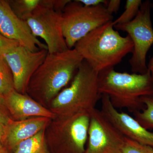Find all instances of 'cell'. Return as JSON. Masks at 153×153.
Listing matches in <instances>:
<instances>
[{
	"mask_svg": "<svg viewBox=\"0 0 153 153\" xmlns=\"http://www.w3.org/2000/svg\"><path fill=\"white\" fill-rule=\"evenodd\" d=\"M83 59L74 49L49 53L30 79L26 93L44 106L73 78Z\"/></svg>",
	"mask_w": 153,
	"mask_h": 153,
	"instance_id": "cell-1",
	"label": "cell"
},
{
	"mask_svg": "<svg viewBox=\"0 0 153 153\" xmlns=\"http://www.w3.org/2000/svg\"><path fill=\"white\" fill-rule=\"evenodd\" d=\"M112 22L92 30L74 46L83 60L98 73L114 68L133 49L129 36H121Z\"/></svg>",
	"mask_w": 153,
	"mask_h": 153,
	"instance_id": "cell-2",
	"label": "cell"
},
{
	"mask_svg": "<svg viewBox=\"0 0 153 153\" xmlns=\"http://www.w3.org/2000/svg\"><path fill=\"white\" fill-rule=\"evenodd\" d=\"M98 89L101 95L109 97L113 106L134 113L144 108L142 97L153 95V84L149 70L143 74L117 72L114 68L98 73Z\"/></svg>",
	"mask_w": 153,
	"mask_h": 153,
	"instance_id": "cell-3",
	"label": "cell"
},
{
	"mask_svg": "<svg viewBox=\"0 0 153 153\" xmlns=\"http://www.w3.org/2000/svg\"><path fill=\"white\" fill-rule=\"evenodd\" d=\"M98 75L83 60L70 85L55 97L49 109L57 117L90 113L96 108L101 97L99 91Z\"/></svg>",
	"mask_w": 153,
	"mask_h": 153,
	"instance_id": "cell-4",
	"label": "cell"
},
{
	"mask_svg": "<svg viewBox=\"0 0 153 153\" xmlns=\"http://www.w3.org/2000/svg\"><path fill=\"white\" fill-rule=\"evenodd\" d=\"M105 6L86 7L78 0L71 1L62 13L63 36L68 49L94 29L113 21Z\"/></svg>",
	"mask_w": 153,
	"mask_h": 153,
	"instance_id": "cell-5",
	"label": "cell"
},
{
	"mask_svg": "<svg viewBox=\"0 0 153 153\" xmlns=\"http://www.w3.org/2000/svg\"><path fill=\"white\" fill-rule=\"evenodd\" d=\"M90 113L56 117L45 130L47 146L57 147L66 153H84Z\"/></svg>",
	"mask_w": 153,
	"mask_h": 153,
	"instance_id": "cell-6",
	"label": "cell"
},
{
	"mask_svg": "<svg viewBox=\"0 0 153 153\" xmlns=\"http://www.w3.org/2000/svg\"><path fill=\"white\" fill-rule=\"evenodd\" d=\"M152 3L149 0L142 4L139 11L131 22L114 26L115 29L127 33L133 43L129 60L133 73L143 74L148 71L146 56L153 44V28L151 17Z\"/></svg>",
	"mask_w": 153,
	"mask_h": 153,
	"instance_id": "cell-7",
	"label": "cell"
},
{
	"mask_svg": "<svg viewBox=\"0 0 153 153\" xmlns=\"http://www.w3.org/2000/svg\"><path fill=\"white\" fill-rule=\"evenodd\" d=\"M26 22L33 35L45 41L48 53L63 52L69 49L63 36L62 13L40 4Z\"/></svg>",
	"mask_w": 153,
	"mask_h": 153,
	"instance_id": "cell-8",
	"label": "cell"
},
{
	"mask_svg": "<svg viewBox=\"0 0 153 153\" xmlns=\"http://www.w3.org/2000/svg\"><path fill=\"white\" fill-rule=\"evenodd\" d=\"M126 139L100 110L95 108L91 111L84 153H123Z\"/></svg>",
	"mask_w": 153,
	"mask_h": 153,
	"instance_id": "cell-9",
	"label": "cell"
},
{
	"mask_svg": "<svg viewBox=\"0 0 153 153\" xmlns=\"http://www.w3.org/2000/svg\"><path fill=\"white\" fill-rule=\"evenodd\" d=\"M47 54V49L33 52L19 45L3 56L12 71L16 91L26 94L30 79Z\"/></svg>",
	"mask_w": 153,
	"mask_h": 153,
	"instance_id": "cell-10",
	"label": "cell"
},
{
	"mask_svg": "<svg viewBox=\"0 0 153 153\" xmlns=\"http://www.w3.org/2000/svg\"><path fill=\"white\" fill-rule=\"evenodd\" d=\"M0 33L31 52L47 50V45L33 35L27 22L14 14L9 1L0 2Z\"/></svg>",
	"mask_w": 153,
	"mask_h": 153,
	"instance_id": "cell-11",
	"label": "cell"
},
{
	"mask_svg": "<svg viewBox=\"0 0 153 153\" xmlns=\"http://www.w3.org/2000/svg\"><path fill=\"white\" fill-rule=\"evenodd\" d=\"M101 98L100 111L126 137L153 148V132L145 128L128 114L118 111L107 95L102 94Z\"/></svg>",
	"mask_w": 153,
	"mask_h": 153,
	"instance_id": "cell-12",
	"label": "cell"
},
{
	"mask_svg": "<svg viewBox=\"0 0 153 153\" xmlns=\"http://www.w3.org/2000/svg\"><path fill=\"white\" fill-rule=\"evenodd\" d=\"M4 96L13 120H25L35 117L54 119L57 117L49 108L41 105L27 93L22 94L14 89Z\"/></svg>",
	"mask_w": 153,
	"mask_h": 153,
	"instance_id": "cell-13",
	"label": "cell"
},
{
	"mask_svg": "<svg viewBox=\"0 0 153 153\" xmlns=\"http://www.w3.org/2000/svg\"><path fill=\"white\" fill-rule=\"evenodd\" d=\"M52 119L49 118L35 117L25 120H11L5 126L4 145L14 149L23 141L28 139L46 129Z\"/></svg>",
	"mask_w": 153,
	"mask_h": 153,
	"instance_id": "cell-14",
	"label": "cell"
},
{
	"mask_svg": "<svg viewBox=\"0 0 153 153\" xmlns=\"http://www.w3.org/2000/svg\"><path fill=\"white\" fill-rule=\"evenodd\" d=\"M45 129L23 141L14 150V153H49L45 137Z\"/></svg>",
	"mask_w": 153,
	"mask_h": 153,
	"instance_id": "cell-15",
	"label": "cell"
},
{
	"mask_svg": "<svg viewBox=\"0 0 153 153\" xmlns=\"http://www.w3.org/2000/svg\"><path fill=\"white\" fill-rule=\"evenodd\" d=\"M144 108L134 113V119L146 129L153 128V95L141 98Z\"/></svg>",
	"mask_w": 153,
	"mask_h": 153,
	"instance_id": "cell-16",
	"label": "cell"
},
{
	"mask_svg": "<svg viewBox=\"0 0 153 153\" xmlns=\"http://www.w3.org/2000/svg\"><path fill=\"white\" fill-rule=\"evenodd\" d=\"M41 0H13L9 1L11 8L19 19L26 21L40 5Z\"/></svg>",
	"mask_w": 153,
	"mask_h": 153,
	"instance_id": "cell-17",
	"label": "cell"
},
{
	"mask_svg": "<svg viewBox=\"0 0 153 153\" xmlns=\"http://www.w3.org/2000/svg\"><path fill=\"white\" fill-rule=\"evenodd\" d=\"M14 89L10 68L4 57L0 55V94L6 95Z\"/></svg>",
	"mask_w": 153,
	"mask_h": 153,
	"instance_id": "cell-18",
	"label": "cell"
},
{
	"mask_svg": "<svg viewBox=\"0 0 153 153\" xmlns=\"http://www.w3.org/2000/svg\"><path fill=\"white\" fill-rule=\"evenodd\" d=\"M142 3L141 0H127L123 13L113 21L114 26L131 22L136 16Z\"/></svg>",
	"mask_w": 153,
	"mask_h": 153,
	"instance_id": "cell-19",
	"label": "cell"
},
{
	"mask_svg": "<svg viewBox=\"0 0 153 153\" xmlns=\"http://www.w3.org/2000/svg\"><path fill=\"white\" fill-rule=\"evenodd\" d=\"M123 153H153V148L126 137Z\"/></svg>",
	"mask_w": 153,
	"mask_h": 153,
	"instance_id": "cell-20",
	"label": "cell"
},
{
	"mask_svg": "<svg viewBox=\"0 0 153 153\" xmlns=\"http://www.w3.org/2000/svg\"><path fill=\"white\" fill-rule=\"evenodd\" d=\"M71 0H41L40 4L51 8L59 13H62L66 5Z\"/></svg>",
	"mask_w": 153,
	"mask_h": 153,
	"instance_id": "cell-21",
	"label": "cell"
},
{
	"mask_svg": "<svg viewBox=\"0 0 153 153\" xmlns=\"http://www.w3.org/2000/svg\"><path fill=\"white\" fill-rule=\"evenodd\" d=\"M16 41L6 38L0 33V55L4 56L15 47L19 46Z\"/></svg>",
	"mask_w": 153,
	"mask_h": 153,
	"instance_id": "cell-22",
	"label": "cell"
},
{
	"mask_svg": "<svg viewBox=\"0 0 153 153\" xmlns=\"http://www.w3.org/2000/svg\"><path fill=\"white\" fill-rule=\"evenodd\" d=\"M12 120L6 105L4 96L0 94V124L6 126Z\"/></svg>",
	"mask_w": 153,
	"mask_h": 153,
	"instance_id": "cell-23",
	"label": "cell"
},
{
	"mask_svg": "<svg viewBox=\"0 0 153 153\" xmlns=\"http://www.w3.org/2000/svg\"><path fill=\"white\" fill-rule=\"evenodd\" d=\"M121 4L120 0H109L108 1L105 8L108 13L112 15L114 13H117L120 9Z\"/></svg>",
	"mask_w": 153,
	"mask_h": 153,
	"instance_id": "cell-24",
	"label": "cell"
},
{
	"mask_svg": "<svg viewBox=\"0 0 153 153\" xmlns=\"http://www.w3.org/2000/svg\"><path fill=\"white\" fill-rule=\"evenodd\" d=\"M83 5L86 7H93L103 5L106 6L108 1L107 0H78Z\"/></svg>",
	"mask_w": 153,
	"mask_h": 153,
	"instance_id": "cell-25",
	"label": "cell"
},
{
	"mask_svg": "<svg viewBox=\"0 0 153 153\" xmlns=\"http://www.w3.org/2000/svg\"><path fill=\"white\" fill-rule=\"evenodd\" d=\"M5 131V126L0 124V149L4 146Z\"/></svg>",
	"mask_w": 153,
	"mask_h": 153,
	"instance_id": "cell-26",
	"label": "cell"
},
{
	"mask_svg": "<svg viewBox=\"0 0 153 153\" xmlns=\"http://www.w3.org/2000/svg\"><path fill=\"white\" fill-rule=\"evenodd\" d=\"M148 70L150 74L151 79L153 84V56L151 57L147 64Z\"/></svg>",
	"mask_w": 153,
	"mask_h": 153,
	"instance_id": "cell-27",
	"label": "cell"
},
{
	"mask_svg": "<svg viewBox=\"0 0 153 153\" xmlns=\"http://www.w3.org/2000/svg\"><path fill=\"white\" fill-rule=\"evenodd\" d=\"M0 153H8L7 148L3 146L0 149Z\"/></svg>",
	"mask_w": 153,
	"mask_h": 153,
	"instance_id": "cell-28",
	"label": "cell"
},
{
	"mask_svg": "<svg viewBox=\"0 0 153 153\" xmlns=\"http://www.w3.org/2000/svg\"><path fill=\"white\" fill-rule=\"evenodd\" d=\"M152 8H153V3H152Z\"/></svg>",
	"mask_w": 153,
	"mask_h": 153,
	"instance_id": "cell-29",
	"label": "cell"
}]
</instances>
